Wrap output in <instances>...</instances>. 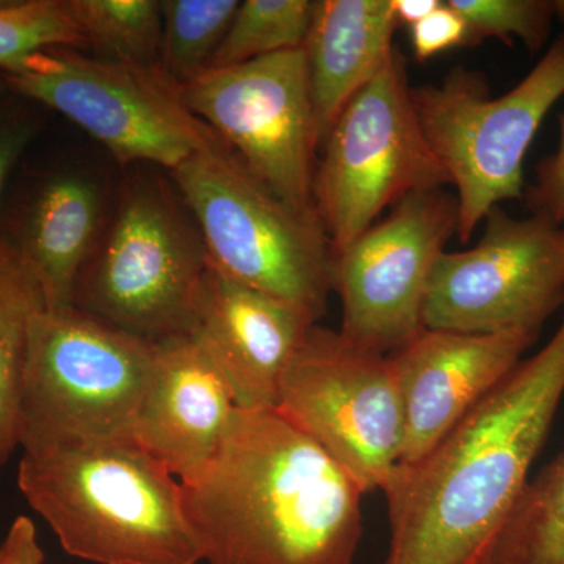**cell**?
Instances as JSON below:
<instances>
[{
  "instance_id": "6da1fadb",
  "label": "cell",
  "mask_w": 564,
  "mask_h": 564,
  "mask_svg": "<svg viewBox=\"0 0 564 564\" xmlns=\"http://www.w3.org/2000/svg\"><path fill=\"white\" fill-rule=\"evenodd\" d=\"M564 395V317L429 454L386 484L383 564H491Z\"/></svg>"
},
{
  "instance_id": "7a4b0ae2",
  "label": "cell",
  "mask_w": 564,
  "mask_h": 564,
  "mask_svg": "<svg viewBox=\"0 0 564 564\" xmlns=\"http://www.w3.org/2000/svg\"><path fill=\"white\" fill-rule=\"evenodd\" d=\"M180 484L207 564H355L366 494L276 408H239L217 455Z\"/></svg>"
},
{
  "instance_id": "3957f363",
  "label": "cell",
  "mask_w": 564,
  "mask_h": 564,
  "mask_svg": "<svg viewBox=\"0 0 564 564\" xmlns=\"http://www.w3.org/2000/svg\"><path fill=\"white\" fill-rule=\"evenodd\" d=\"M18 486L66 554L96 564H198L180 480L133 436L22 451Z\"/></svg>"
},
{
  "instance_id": "277c9868",
  "label": "cell",
  "mask_w": 564,
  "mask_h": 564,
  "mask_svg": "<svg viewBox=\"0 0 564 564\" xmlns=\"http://www.w3.org/2000/svg\"><path fill=\"white\" fill-rule=\"evenodd\" d=\"M218 272L321 321L333 292V245L317 215L282 202L223 143L173 172Z\"/></svg>"
},
{
  "instance_id": "5b68a950",
  "label": "cell",
  "mask_w": 564,
  "mask_h": 564,
  "mask_svg": "<svg viewBox=\"0 0 564 564\" xmlns=\"http://www.w3.org/2000/svg\"><path fill=\"white\" fill-rule=\"evenodd\" d=\"M563 96L564 35L499 98L484 73L462 66L440 85L413 87L423 135L456 188L459 242L473 239L492 207L524 196L527 152Z\"/></svg>"
},
{
  "instance_id": "8992f818",
  "label": "cell",
  "mask_w": 564,
  "mask_h": 564,
  "mask_svg": "<svg viewBox=\"0 0 564 564\" xmlns=\"http://www.w3.org/2000/svg\"><path fill=\"white\" fill-rule=\"evenodd\" d=\"M207 265L202 232L177 188L137 177L82 270L73 306L159 344L191 332Z\"/></svg>"
},
{
  "instance_id": "52a82bcc",
  "label": "cell",
  "mask_w": 564,
  "mask_h": 564,
  "mask_svg": "<svg viewBox=\"0 0 564 564\" xmlns=\"http://www.w3.org/2000/svg\"><path fill=\"white\" fill-rule=\"evenodd\" d=\"M158 344L76 306L32 323L22 383V451L133 436Z\"/></svg>"
},
{
  "instance_id": "ba28073f",
  "label": "cell",
  "mask_w": 564,
  "mask_h": 564,
  "mask_svg": "<svg viewBox=\"0 0 564 564\" xmlns=\"http://www.w3.org/2000/svg\"><path fill=\"white\" fill-rule=\"evenodd\" d=\"M9 91L58 111L122 165L180 169L225 143L188 110L181 88L159 66L87 57L76 50L36 52L0 70Z\"/></svg>"
},
{
  "instance_id": "9c48e42d",
  "label": "cell",
  "mask_w": 564,
  "mask_h": 564,
  "mask_svg": "<svg viewBox=\"0 0 564 564\" xmlns=\"http://www.w3.org/2000/svg\"><path fill=\"white\" fill-rule=\"evenodd\" d=\"M406 62L393 51L334 122L314 174V206L333 251L361 236L386 207L452 185L415 115Z\"/></svg>"
},
{
  "instance_id": "30bf717a",
  "label": "cell",
  "mask_w": 564,
  "mask_h": 564,
  "mask_svg": "<svg viewBox=\"0 0 564 564\" xmlns=\"http://www.w3.org/2000/svg\"><path fill=\"white\" fill-rule=\"evenodd\" d=\"M276 410L350 475L383 491L402 458L404 406L391 356L314 325L282 377Z\"/></svg>"
},
{
  "instance_id": "8fae6325",
  "label": "cell",
  "mask_w": 564,
  "mask_h": 564,
  "mask_svg": "<svg viewBox=\"0 0 564 564\" xmlns=\"http://www.w3.org/2000/svg\"><path fill=\"white\" fill-rule=\"evenodd\" d=\"M466 251L443 252L423 302V328L527 333L564 306V226L543 215L516 218L496 206Z\"/></svg>"
},
{
  "instance_id": "7c38bea8",
  "label": "cell",
  "mask_w": 564,
  "mask_h": 564,
  "mask_svg": "<svg viewBox=\"0 0 564 564\" xmlns=\"http://www.w3.org/2000/svg\"><path fill=\"white\" fill-rule=\"evenodd\" d=\"M188 110L292 209L314 206L315 139L306 52L209 69L181 88Z\"/></svg>"
},
{
  "instance_id": "4fadbf2b",
  "label": "cell",
  "mask_w": 564,
  "mask_h": 564,
  "mask_svg": "<svg viewBox=\"0 0 564 564\" xmlns=\"http://www.w3.org/2000/svg\"><path fill=\"white\" fill-rule=\"evenodd\" d=\"M456 228V196L444 188L419 192L333 251V292L343 302L339 333L348 343L392 355L422 332L430 276Z\"/></svg>"
},
{
  "instance_id": "5bb4252c",
  "label": "cell",
  "mask_w": 564,
  "mask_h": 564,
  "mask_svg": "<svg viewBox=\"0 0 564 564\" xmlns=\"http://www.w3.org/2000/svg\"><path fill=\"white\" fill-rule=\"evenodd\" d=\"M317 318L280 296L218 272L209 262L196 288L188 336L220 370L237 408H276L281 381Z\"/></svg>"
},
{
  "instance_id": "9a60e30c",
  "label": "cell",
  "mask_w": 564,
  "mask_h": 564,
  "mask_svg": "<svg viewBox=\"0 0 564 564\" xmlns=\"http://www.w3.org/2000/svg\"><path fill=\"white\" fill-rule=\"evenodd\" d=\"M536 336L423 328L391 359L402 389L400 464L417 462L522 361Z\"/></svg>"
},
{
  "instance_id": "2e32d148",
  "label": "cell",
  "mask_w": 564,
  "mask_h": 564,
  "mask_svg": "<svg viewBox=\"0 0 564 564\" xmlns=\"http://www.w3.org/2000/svg\"><path fill=\"white\" fill-rule=\"evenodd\" d=\"M237 410L220 370L202 345L182 334L158 344L133 437L185 481L220 451Z\"/></svg>"
},
{
  "instance_id": "e0dca14e",
  "label": "cell",
  "mask_w": 564,
  "mask_h": 564,
  "mask_svg": "<svg viewBox=\"0 0 564 564\" xmlns=\"http://www.w3.org/2000/svg\"><path fill=\"white\" fill-rule=\"evenodd\" d=\"M107 188L99 174L69 166L41 176L0 232L39 282L47 310L73 306L82 270L106 225Z\"/></svg>"
},
{
  "instance_id": "ac0fdd59",
  "label": "cell",
  "mask_w": 564,
  "mask_h": 564,
  "mask_svg": "<svg viewBox=\"0 0 564 564\" xmlns=\"http://www.w3.org/2000/svg\"><path fill=\"white\" fill-rule=\"evenodd\" d=\"M399 25L392 0H315L303 47L318 148L345 106L395 51L392 39Z\"/></svg>"
},
{
  "instance_id": "d6986e66",
  "label": "cell",
  "mask_w": 564,
  "mask_h": 564,
  "mask_svg": "<svg viewBox=\"0 0 564 564\" xmlns=\"http://www.w3.org/2000/svg\"><path fill=\"white\" fill-rule=\"evenodd\" d=\"M43 310L46 302L39 282L0 236V466L20 447L29 337Z\"/></svg>"
},
{
  "instance_id": "ffe728a7",
  "label": "cell",
  "mask_w": 564,
  "mask_h": 564,
  "mask_svg": "<svg viewBox=\"0 0 564 564\" xmlns=\"http://www.w3.org/2000/svg\"><path fill=\"white\" fill-rule=\"evenodd\" d=\"M491 564H564V452L530 478Z\"/></svg>"
},
{
  "instance_id": "44dd1931",
  "label": "cell",
  "mask_w": 564,
  "mask_h": 564,
  "mask_svg": "<svg viewBox=\"0 0 564 564\" xmlns=\"http://www.w3.org/2000/svg\"><path fill=\"white\" fill-rule=\"evenodd\" d=\"M93 57L159 66L162 6L159 0H66Z\"/></svg>"
},
{
  "instance_id": "7402d4cb",
  "label": "cell",
  "mask_w": 564,
  "mask_h": 564,
  "mask_svg": "<svg viewBox=\"0 0 564 564\" xmlns=\"http://www.w3.org/2000/svg\"><path fill=\"white\" fill-rule=\"evenodd\" d=\"M159 68L182 88L209 69L234 14L237 0H162Z\"/></svg>"
},
{
  "instance_id": "603a6c76",
  "label": "cell",
  "mask_w": 564,
  "mask_h": 564,
  "mask_svg": "<svg viewBox=\"0 0 564 564\" xmlns=\"http://www.w3.org/2000/svg\"><path fill=\"white\" fill-rule=\"evenodd\" d=\"M315 0H245L212 57L209 69L300 50L310 33ZM207 69V70H209Z\"/></svg>"
},
{
  "instance_id": "cb8c5ba5",
  "label": "cell",
  "mask_w": 564,
  "mask_h": 564,
  "mask_svg": "<svg viewBox=\"0 0 564 564\" xmlns=\"http://www.w3.org/2000/svg\"><path fill=\"white\" fill-rule=\"evenodd\" d=\"M82 46L84 36L66 0L0 2V70L40 51Z\"/></svg>"
},
{
  "instance_id": "d4e9b609",
  "label": "cell",
  "mask_w": 564,
  "mask_h": 564,
  "mask_svg": "<svg viewBox=\"0 0 564 564\" xmlns=\"http://www.w3.org/2000/svg\"><path fill=\"white\" fill-rule=\"evenodd\" d=\"M466 24V46L494 39L511 44L518 40L538 51L551 33L552 0H447Z\"/></svg>"
},
{
  "instance_id": "484cf974",
  "label": "cell",
  "mask_w": 564,
  "mask_h": 564,
  "mask_svg": "<svg viewBox=\"0 0 564 564\" xmlns=\"http://www.w3.org/2000/svg\"><path fill=\"white\" fill-rule=\"evenodd\" d=\"M525 198L532 214L564 226V113L560 117L558 148L538 165Z\"/></svg>"
},
{
  "instance_id": "4316f807",
  "label": "cell",
  "mask_w": 564,
  "mask_h": 564,
  "mask_svg": "<svg viewBox=\"0 0 564 564\" xmlns=\"http://www.w3.org/2000/svg\"><path fill=\"white\" fill-rule=\"evenodd\" d=\"M39 131L36 117L20 104L0 101V204L11 173Z\"/></svg>"
},
{
  "instance_id": "83f0119b",
  "label": "cell",
  "mask_w": 564,
  "mask_h": 564,
  "mask_svg": "<svg viewBox=\"0 0 564 564\" xmlns=\"http://www.w3.org/2000/svg\"><path fill=\"white\" fill-rule=\"evenodd\" d=\"M411 41L415 58L430 61L445 51L466 46V24L445 0L425 20L411 25Z\"/></svg>"
},
{
  "instance_id": "f1b7e54d",
  "label": "cell",
  "mask_w": 564,
  "mask_h": 564,
  "mask_svg": "<svg viewBox=\"0 0 564 564\" xmlns=\"http://www.w3.org/2000/svg\"><path fill=\"white\" fill-rule=\"evenodd\" d=\"M0 564H44L36 527L28 516H18L0 544Z\"/></svg>"
},
{
  "instance_id": "f546056e",
  "label": "cell",
  "mask_w": 564,
  "mask_h": 564,
  "mask_svg": "<svg viewBox=\"0 0 564 564\" xmlns=\"http://www.w3.org/2000/svg\"><path fill=\"white\" fill-rule=\"evenodd\" d=\"M441 0H392L393 13L400 24L414 25L432 14Z\"/></svg>"
},
{
  "instance_id": "4dcf8cb0",
  "label": "cell",
  "mask_w": 564,
  "mask_h": 564,
  "mask_svg": "<svg viewBox=\"0 0 564 564\" xmlns=\"http://www.w3.org/2000/svg\"><path fill=\"white\" fill-rule=\"evenodd\" d=\"M552 10H554V18L564 22V0H552Z\"/></svg>"
},
{
  "instance_id": "1f68e13d",
  "label": "cell",
  "mask_w": 564,
  "mask_h": 564,
  "mask_svg": "<svg viewBox=\"0 0 564 564\" xmlns=\"http://www.w3.org/2000/svg\"><path fill=\"white\" fill-rule=\"evenodd\" d=\"M7 91H9V88H7L6 80H3L2 76H0V101H2L3 96H6Z\"/></svg>"
}]
</instances>
